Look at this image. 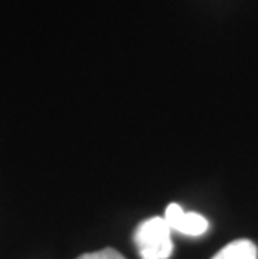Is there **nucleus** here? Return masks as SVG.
I'll return each instance as SVG.
<instances>
[{"instance_id": "obj_4", "label": "nucleus", "mask_w": 258, "mask_h": 259, "mask_svg": "<svg viewBox=\"0 0 258 259\" xmlns=\"http://www.w3.org/2000/svg\"><path fill=\"white\" fill-rule=\"evenodd\" d=\"M78 259H124V256L118 252L116 249H111V247H106V249L96 251V252H87V254H82Z\"/></svg>"}, {"instance_id": "obj_1", "label": "nucleus", "mask_w": 258, "mask_h": 259, "mask_svg": "<svg viewBox=\"0 0 258 259\" xmlns=\"http://www.w3.org/2000/svg\"><path fill=\"white\" fill-rule=\"evenodd\" d=\"M171 228L164 218L142 221L134 233V242L141 259H168L173 252Z\"/></svg>"}, {"instance_id": "obj_2", "label": "nucleus", "mask_w": 258, "mask_h": 259, "mask_svg": "<svg viewBox=\"0 0 258 259\" xmlns=\"http://www.w3.org/2000/svg\"><path fill=\"white\" fill-rule=\"evenodd\" d=\"M164 221L171 228V231H178L186 236H201L206 233L208 221L198 212H186L181 209L179 204L171 202L164 211Z\"/></svg>"}, {"instance_id": "obj_3", "label": "nucleus", "mask_w": 258, "mask_h": 259, "mask_svg": "<svg viewBox=\"0 0 258 259\" xmlns=\"http://www.w3.org/2000/svg\"><path fill=\"white\" fill-rule=\"evenodd\" d=\"M256 246L248 239H238L230 242L218 251L211 259H256Z\"/></svg>"}]
</instances>
